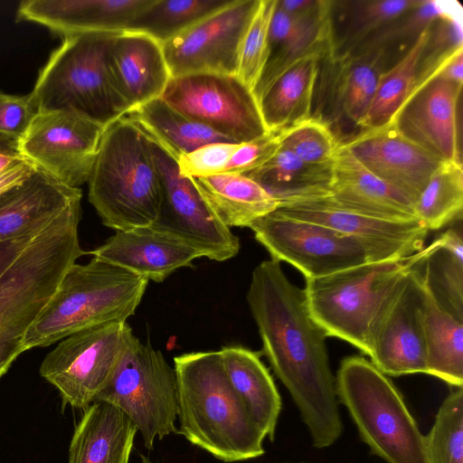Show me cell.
I'll use <instances>...</instances> for the list:
<instances>
[{
	"label": "cell",
	"mask_w": 463,
	"mask_h": 463,
	"mask_svg": "<svg viewBox=\"0 0 463 463\" xmlns=\"http://www.w3.org/2000/svg\"><path fill=\"white\" fill-rule=\"evenodd\" d=\"M247 301L263 354L287 388L307 427L314 447L334 444L343 432L327 335L313 317L304 288L270 258L252 271Z\"/></svg>",
	"instance_id": "6da1fadb"
},
{
	"label": "cell",
	"mask_w": 463,
	"mask_h": 463,
	"mask_svg": "<svg viewBox=\"0 0 463 463\" xmlns=\"http://www.w3.org/2000/svg\"><path fill=\"white\" fill-rule=\"evenodd\" d=\"M179 430L190 443L223 462L264 454L266 438L232 386L220 351L174 358Z\"/></svg>",
	"instance_id": "7a4b0ae2"
},
{
	"label": "cell",
	"mask_w": 463,
	"mask_h": 463,
	"mask_svg": "<svg viewBox=\"0 0 463 463\" xmlns=\"http://www.w3.org/2000/svg\"><path fill=\"white\" fill-rule=\"evenodd\" d=\"M88 183L90 203L116 232L151 225L159 214L163 187L151 142L125 116L105 128Z\"/></svg>",
	"instance_id": "3957f363"
},
{
	"label": "cell",
	"mask_w": 463,
	"mask_h": 463,
	"mask_svg": "<svg viewBox=\"0 0 463 463\" xmlns=\"http://www.w3.org/2000/svg\"><path fill=\"white\" fill-rule=\"evenodd\" d=\"M147 285V279L96 258L87 264L74 263L26 331V348L47 346L98 325L127 322Z\"/></svg>",
	"instance_id": "277c9868"
},
{
	"label": "cell",
	"mask_w": 463,
	"mask_h": 463,
	"mask_svg": "<svg viewBox=\"0 0 463 463\" xmlns=\"http://www.w3.org/2000/svg\"><path fill=\"white\" fill-rule=\"evenodd\" d=\"M437 241L407 257L371 261L306 279L309 310L327 336L369 354L373 325L399 282L436 248Z\"/></svg>",
	"instance_id": "5b68a950"
},
{
	"label": "cell",
	"mask_w": 463,
	"mask_h": 463,
	"mask_svg": "<svg viewBox=\"0 0 463 463\" xmlns=\"http://www.w3.org/2000/svg\"><path fill=\"white\" fill-rule=\"evenodd\" d=\"M117 33H83L62 38L32 91L41 112H72L104 127L129 112L114 86L108 61Z\"/></svg>",
	"instance_id": "8992f818"
},
{
	"label": "cell",
	"mask_w": 463,
	"mask_h": 463,
	"mask_svg": "<svg viewBox=\"0 0 463 463\" xmlns=\"http://www.w3.org/2000/svg\"><path fill=\"white\" fill-rule=\"evenodd\" d=\"M80 219L78 202L38 233L1 275L0 331L24 335L68 269L85 254L79 241Z\"/></svg>",
	"instance_id": "52a82bcc"
},
{
	"label": "cell",
	"mask_w": 463,
	"mask_h": 463,
	"mask_svg": "<svg viewBox=\"0 0 463 463\" xmlns=\"http://www.w3.org/2000/svg\"><path fill=\"white\" fill-rule=\"evenodd\" d=\"M338 402L364 441L387 463H428L425 435L392 382L372 362L345 358L335 378Z\"/></svg>",
	"instance_id": "ba28073f"
},
{
	"label": "cell",
	"mask_w": 463,
	"mask_h": 463,
	"mask_svg": "<svg viewBox=\"0 0 463 463\" xmlns=\"http://www.w3.org/2000/svg\"><path fill=\"white\" fill-rule=\"evenodd\" d=\"M95 401L119 409L141 433L151 450L156 440L177 433L178 392L175 371L159 350L132 335L108 383Z\"/></svg>",
	"instance_id": "9c48e42d"
},
{
	"label": "cell",
	"mask_w": 463,
	"mask_h": 463,
	"mask_svg": "<svg viewBox=\"0 0 463 463\" xmlns=\"http://www.w3.org/2000/svg\"><path fill=\"white\" fill-rule=\"evenodd\" d=\"M132 335L127 322L78 331L46 355L40 373L59 391L63 406L84 410L109 381Z\"/></svg>",
	"instance_id": "30bf717a"
},
{
	"label": "cell",
	"mask_w": 463,
	"mask_h": 463,
	"mask_svg": "<svg viewBox=\"0 0 463 463\" xmlns=\"http://www.w3.org/2000/svg\"><path fill=\"white\" fill-rule=\"evenodd\" d=\"M162 98L232 142H250L269 132L253 91L236 75L193 73L173 77Z\"/></svg>",
	"instance_id": "8fae6325"
},
{
	"label": "cell",
	"mask_w": 463,
	"mask_h": 463,
	"mask_svg": "<svg viewBox=\"0 0 463 463\" xmlns=\"http://www.w3.org/2000/svg\"><path fill=\"white\" fill-rule=\"evenodd\" d=\"M249 228L272 259L291 264L306 279L372 261L368 249L358 240L276 210L254 221Z\"/></svg>",
	"instance_id": "7c38bea8"
},
{
	"label": "cell",
	"mask_w": 463,
	"mask_h": 463,
	"mask_svg": "<svg viewBox=\"0 0 463 463\" xmlns=\"http://www.w3.org/2000/svg\"><path fill=\"white\" fill-rule=\"evenodd\" d=\"M150 142L163 187L161 209L151 225L179 237L212 260L235 257L240 250L239 238L216 218L192 180L179 173L176 159L157 143Z\"/></svg>",
	"instance_id": "4fadbf2b"
},
{
	"label": "cell",
	"mask_w": 463,
	"mask_h": 463,
	"mask_svg": "<svg viewBox=\"0 0 463 463\" xmlns=\"http://www.w3.org/2000/svg\"><path fill=\"white\" fill-rule=\"evenodd\" d=\"M106 127L66 111L40 112L20 140L24 158L61 183L89 181Z\"/></svg>",
	"instance_id": "5bb4252c"
},
{
	"label": "cell",
	"mask_w": 463,
	"mask_h": 463,
	"mask_svg": "<svg viewBox=\"0 0 463 463\" xmlns=\"http://www.w3.org/2000/svg\"><path fill=\"white\" fill-rule=\"evenodd\" d=\"M259 0H232L162 43L171 77L236 75L241 43Z\"/></svg>",
	"instance_id": "9a60e30c"
},
{
	"label": "cell",
	"mask_w": 463,
	"mask_h": 463,
	"mask_svg": "<svg viewBox=\"0 0 463 463\" xmlns=\"http://www.w3.org/2000/svg\"><path fill=\"white\" fill-rule=\"evenodd\" d=\"M420 264L399 282L371 330L368 355L385 375L427 373Z\"/></svg>",
	"instance_id": "2e32d148"
},
{
	"label": "cell",
	"mask_w": 463,
	"mask_h": 463,
	"mask_svg": "<svg viewBox=\"0 0 463 463\" xmlns=\"http://www.w3.org/2000/svg\"><path fill=\"white\" fill-rule=\"evenodd\" d=\"M276 211L358 240L368 249L372 261L400 259L422 250L429 232L418 220L405 222L377 220L341 209L321 199L280 204Z\"/></svg>",
	"instance_id": "e0dca14e"
},
{
	"label": "cell",
	"mask_w": 463,
	"mask_h": 463,
	"mask_svg": "<svg viewBox=\"0 0 463 463\" xmlns=\"http://www.w3.org/2000/svg\"><path fill=\"white\" fill-rule=\"evenodd\" d=\"M343 143L367 170L413 203L442 162L406 137L393 123L364 129Z\"/></svg>",
	"instance_id": "ac0fdd59"
},
{
	"label": "cell",
	"mask_w": 463,
	"mask_h": 463,
	"mask_svg": "<svg viewBox=\"0 0 463 463\" xmlns=\"http://www.w3.org/2000/svg\"><path fill=\"white\" fill-rule=\"evenodd\" d=\"M462 85L439 73L419 86L392 122L406 137L441 161H460L458 109Z\"/></svg>",
	"instance_id": "d6986e66"
},
{
	"label": "cell",
	"mask_w": 463,
	"mask_h": 463,
	"mask_svg": "<svg viewBox=\"0 0 463 463\" xmlns=\"http://www.w3.org/2000/svg\"><path fill=\"white\" fill-rule=\"evenodd\" d=\"M317 199L377 220L394 222L418 220L414 203L367 170L343 142L332 163L328 192Z\"/></svg>",
	"instance_id": "ffe728a7"
},
{
	"label": "cell",
	"mask_w": 463,
	"mask_h": 463,
	"mask_svg": "<svg viewBox=\"0 0 463 463\" xmlns=\"http://www.w3.org/2000/svg\"><path fill=\"white\" fill-rule=\"evenodd\" d=\"M90 254L155 282L203 257L184 240L152 225L117 231Z\"/></svg>",
	"instance_id": "44dd1931"
},
{
	"label": "cell",
	"mask_w": 463,
	"mask_h": 463,
	"mask_svg": "<svg viewBox=\"0 0 463 463\" xmlns=\"http://www.w3.org/2000/svg\"><path fill=\"white\" fill-rule=\"evenodd\" d=\"M108 61L114 86L129 111L161 98L172 78L162 43L141 32H118Z\"/></svg>",
	"instance_id": "7402d4cb"
},
{
	"label": "cell",
	"mask_w": 463,
	"mask_h": 463,
	"mask_svg": "<svg viewBox=\"0 0 463 463\" xmlns=\"http://www.w3.org/2000/svg\"><path fill=\"white\" fill-rule=\"evenodd\" d=\"M331 1L317 0L306 12L289 14L277 5L269 30V54L253 93L260 94L288 66L311 55L331 52Z\"/></svg>",
	"instance_id": "603a6c76"
},
{
	"label": "cell",
	"mask_w": 463,
	"mask_h": 463,
	"mask_svg": "<svg viewBox=\"0 0 463 463\" xmlns=\"http://www.w3.org/2000/svg\"><path fill=\"white\" fill-rule=\"evenodd\" d=\"M152 0H28L20 3L17 19L48 27L61 38L83 33L128 29Z\"/></svg>",
	"instance_id": "cb8c5ba5"
},
{
	"label": "cell",
	"mask_w": 463,
	"mask_h": 463,
	"mask_svg": "<svg viewBox=\"0 0 463 463\" xmlns=\"http://www.w3.org/2000/svg\"><path fill=\"white\" fill-rule=\"evenodd\" d=\"M81 197L80 188L68 186L37 167L0 195V242L40 232Z\"/></svg>",
	"instance_id": "d4e9b609"
},
{
	"label": "cell",
	"mask_w": 463,
	"mask_h": 463,
	"mask_svg": "<svg viewBox=\"0 0 463 463\" xmlns=\"http://www.w3.org/2000/svg\"><path fill=\"white\" fill-rule=\"evenodd\" d=\"M69 449V463H128L137 432L117 407L95 401L83 410Z\"/></svg>",
	"instance_id": "484cf974"
},
{
	"label": "cell",
	"mask_w": 463,
	"mask_h": 463,
	"mask_svg": "<svg viewBox=\"0 0 463 463\" xmlns=\"http://www.w3.org/2000/svg\"><path fill=\"white\" fill-rule=\"evenodd\" d=\"M219 351L232 386L258 428L273 440L281 399L260 353L241 345H226Z\"/></svg>",
	"instance_id": "4316f807"
},
{
	"label": "cell",
	"mask_w": 463,
	"mask_h": 463,
	"mask_svg": "<svg viewBox=\"0 0 463 463\" xmlns=\"http://www.w3.org/2000/svg\"><path fill=\"white\" fill-rule=\"evenodd\" d=\"M421 323L428 374L457 388L463 385V321L435 298L419 267Z\"/></svg>",
	"instance_id": "83f0119b"
},
{
	"label": "cell",
	"mask_w": 463,
	"mask_h": 463,
	"mask_svg": "<svg viewBox=\"0 0 463 463\" xmlns=\"http://www.w3.org/2000/svg\"><path fill=\"white\" fill-rule=\"evenodd\" d=\"M324 57L311 54L296 61L258 98L262 120L269 132L283 130L311 117L319 62Z\"/></svg>",
	"instance_id": "f1b7e54d"
},
{
	"label": "cell",
	"mask_w": 463,
	"mask_h": 463,
	"mask_svg": "<svg viewBox=\"0 0 463 463\" xmlns=\"http://www.w3.org/2000/svg\"><path fill=\"white\" fill-rule=\"evenodd\" d=\"M189 178L216 218L228 228H249L279 204L261 185L241 174Z\"/></svg>",
	"instance_id": "f546056e"
},
{
	"label": "cell",
	"mask_w": 463,
	"mask_h": 463,
	"mask_svg": "<svg viewBox=\"0 0 463 463\" xmlns=\"http://www.w3.org/2000/svg\"><path fill=\"white\" fill-rule=\"evenodd\" d=\"M244 175L261 185L280 205L326 196L332 164L306 163L279 145L266 163Z\"/></svg>",
	"instance_id": "4dcf8cb0"
},
{
	"label": "cell",
	"mask_w": 463,
	"mask_h": 463,
	"mask_svg": "<svg viewBox=\"0 0 463 463\" xmlns=\"http://www.w3.org/2000/svg\"><path fill=\"white\" fill-rule=\"evenodd\" d=\"M425 0L331 1V55L343 56Z\"/></svg>",
	"instance_id": "1f68e13d"
},
{
	"label": "cell",
	"mask_w": 463,
	"mask_h": 463,
	"mask_svg": "<svg viewBox=\"0 0 463 463\" xmlns=\"http://www.w3.org/2000/svg\"><path fill=\"white\" fill-rule=\"evenodd\" d=\"M125 117L175 159L209 143L232 142L178 111L162 97L136 108Z\"/></svg>",
	"instance_id": "d6a6232c"
},
{
	"label": "cell",
	"mask_w": 463,
	"mask_h": 463,
	"mask_svg": "<svg viewBox=\"0 0 463 463\" xmlns=\"http://www.w3.org/2000/svg\"><path fill=\"white\" fill-rule=\"evenodd\" d=\"M432 24L419 34L393 66L381 74L373 103L360 125L362 128H382L394 121L418 84Z\"/></svg>",
	"instance_id": "836d02e7"
},
{
	"label": "cell",
	"mask_w": 463,
	"mask_h": 463,
	"mask_svg": "<svg viewBox=\"0 0 463 463\" xmlns=\"http://www.w3.org/2000/svg\"><path fill=\"white\" fill-rule=\"evenodd\" d=\"M435 250L420 269L438 301L463 321V239L461 228H451L437 239Z\"/></svg>",
	"instance_id": "e575fe53"
},
{
	"label": "cell",
	"mask_w": 463,
	"mask_h": 463,
	"mask_svg": "<svg viewBox=\"0 0 463 463\" xmlns=\"http://www.w3.org/2000/svg\"><path fill=\"white\" fill-rule=\"evenodd\" d=\"M336 67L335 98L343 114L360 126L375 95L384 60L375 53L333 56Z\"/></svg>",
	"instance_id": "d590c367"
},
{
	"label": "cell",
	"mask_w": 463,
	"mask_h": 463,
	"mask_svg": "<svg viewBox=\"0 0 463 463\" xmlns=\"http://www.w3.org/2000/svg\"><path fill=\"white\" fill-rule=\"evenodd\" d=\"M462 208V164L442 161L414 203L416 217L428 231L439 230L461 219Z\"/></svg>",
	"instance_id": "8d00e7d4"
},
{
	"label": "cell",
	"mask_w": 463,
	"mask_h": 463,
	"mask_svg": "<svg viewBox=\"0 0 463 463\" xmlns=\"http://www.w3.org/2000/svg\"><path fill=\"white\" fill-rule=\"evenodd\" d=\"M232 0H152L127 30L146 33L161 43L172 39Z\"/></svg>",
	"instance_id": "74e56055"
},
{
	"label": "cell",
	"mask_w": 463,
	"mask_h": 463,
	"mask_svg": "<svg viewBox=\"0 0 463 463\" xmlns=\"http://www.w3.org/2000/svg\"><path fill=\"white\" fill-rule=\"evenodd\" d=\"M425 445L428 463H463L462 387L443 401Z\"/></svg>",
	"instance_id": "f35d334b"
},
{
	"label": "cell",
	"mask_w": 463,
	"mask_h": 463,
	"mask_svg": "<svg viewBox=\"0 0 463 463\" xmlns=\"http://www.w3.org/2000/svg\"><path fill=\"white\" fill-rule=\"evenodd\" d=\"M449 4L425 0L420 6L386 24L345 55L376 53L385 60L387 52L395 44L413 43L427 26L446 12Z\"/></svg>",
	"instance_id": "ab89813d"
},
{
	"label": "cell",
	"mask_w": 463,
	"mask_h": 463,
	"mask_svg": "<svg viewBox=\"0 0 463 463\" xmlns=\"http://www.w3.org/2000/svg\"><path fill=\"white\" fill-rule=\"evenodd\" d=\"M275 6L276 0L258 1L241 43L236 76L252 91L269 59V30Z\"/></svg>",
	"instance_id": "60d3db41"
},
{
	"label": "cell",
	"mask_w": 463,
	"mask_h": 463,
	"mask_svg": "<svg viewBox=\"0 0 463 463\" xmlns=\"http://www.w3.org/2000/svg\"><path fill=\"white\" fill-rule=\"evenodd\" d=\"M279 145L306 163L327 165L333 163L340 142L326 120L310 117L280 130Z\"/></svg>",
	"instance_id": "b9f144b4"
},
{
	"label": "cell",
	"mask_w": 463,
	"mask_h": 463,
	"mask_svg": "<svg viewBox=\"0 0 463 463\" xmlns=\"http://www.w3.org/2000/svg\"><path fill=\"white\" fill-rule=\"evenodd\" d=\"M241 143L215 142L180 156L179 173L184 177H203L222 174Z\"/></svg>",
	"instance_id": "7bdbcfd3"
},
{
	"label": "cell",
	"mask_w": 463,
	"mask_h": 463,
	"mask_svg": "<svg viewBox=\"0 0 463 463\" xmlns=\"http://www.w3.org/2000/svg\"><path fill=\"white\" fill-rule=\"evenodd\" d=\"M41 112L35 96L5 94L0 90V134L22 139Z\"/></svg>",
	"instance_id": "ee69618b"
},
{
	"label": "cell",
	"mask_w": 463,
	"mask_h": 463,
	"mask_svg": "<svg viewBox=\"0 0 463 463\" xmlns=\"http://www.w3.org/2000/svg\"><path fill=\"white\" fill-rule=\"evenodd\" d=\"M279 147V131L250 142L241 143L232 155L224 173L245 175L266 163Z\"/></svg>",
	"instance_id": "f6af8a7d"
},
{
	"label": "cell",
	"mask_w": 463,
	"mask_h": 463,
	"mask_svg": "<svg viewBox=\"0 0 463 463\" xmlns=\"http://www.w3.org/2000/svg\"><path fill=\"white\" fill-rule=\"evenodd\" d=\"M24 335L0 331V378L24 351Z\"/></svg>",
	"instance_id": "bcb514c9"
},
{
	"label": "cell",
	"mask_w": 463,
	"mask_h": 463,
	"mask_svg": "<svg viewBox=\"0 0 463 463\" xmlns=\"http://www.w3.org/2000/svg\"><path fill=\"white\" fill-rule=\"evenodd\" d=\"M37 166L29 159L17 160L5 171L0 173V195L13 186L24 182Z\"/></svg>",
	"instance_id": "7dc6e473"
},
{
	"label": "cell",
	"mask_w": 463,
	"mask_h": 463,
	"mask_svg": "<svg viewBox=\"0 0 463 463\" xmlns=\"http://www.w3.org/2000/svg\"><path fill=\"white\" fill-rule=\"evenodd\" d=\"M40 232L31 233L0 242V277L18 254Z\"/></svg>",
	"instance_id": "c3c4849f"
},
{
	"label": "cell",
	"mask_w": 463,
	"mask_h": 463,
	"mask_svg": "<svg viewBox=\"0 0 463 463\" xmlns=\"http://www.w3.org/2000/svg\"><path fill=\"white\" fill-rule=\"evenodd\" d=\"M22 158L20 139L0 134V173Z\"/></svg>",
	"instance_id": "681fc988"
},
{
	"label": "cell",
	"mask_w": 463,
	"mask_h": 463,
	"mask_svg": "<svg viewBox=\"0 0 463 463\" xmlns=\"http://www.w3.org/2000/svg\"><path fill=\"white\" fill-rule=\"evenodd\" d=\"M439 76L453 83H463V48L458 50L444 64Z\"/></svg>",
	"instance_id": "f907efd6"
},
{
	"label": "cell",
	"mask_w": 463,
	"mask_h": 463,
	"mask_svg": "<svg viewBox=\"0 0 463 463\" xmlns=\"http://www.w3.org/2000/svg\"><path fill=\"white\" fill-rule=\"evenodd\" d=\"M140 463H152L150 458L145 455H141Z\"/></svg>",
	"instance_id": "816d5d0a"
}]
</instances>
